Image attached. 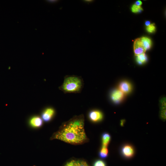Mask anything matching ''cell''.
Instances as JSON below:
<instances>
[{
    "mask_svg": "<svg viewBox=\"0 0 166 166\" xmlns=\"http://www.w3.org/2000/svg\"><path fill=\"white\" fill-rule=\"evenodd\" d=\"M84 82L81 76L74 75L66 76L62 84L59 88L65 94L79 93L84 88Z\"/></svg>",
    "mask_w": 166,
    "mask_h": 166,
    "instance_id": "2",
    "label": "cell"
},
{
    "mask_svg": "<svg viewBox=\"0 0 166 166\" xmlns=\"http://www.w3.org/2000/svg\"><path fill=\"white\" fill-rule=\"evenodd\" d=\"M83 115L76 116L61 125L51 139H59L69 143L77 145L86 143L88 138L84 130Z\"/></svg>",
    "mask_w": 166,
    "mask_h": 166,
    "instance_id": "1",
    "label": "cell"
},
{
    "mask_svg": "<svg viewBox=\"0 0 166 166\" xmlns=\"http://www.w3.org/2000/svg\"><path fill=\"white\" fill-rule=\"evenodd\" d=\"M93 1L92 0H85V1H84V2L87 3H91Z\"/></svg>",
    "mask_w": 166,
    "mask_h": 166,
    "instance_id": "21",
    "label": "cell"
},
{
    "mask_svg": "<svg viewBox=\"0 0 166 166\" xmlns=\"http://www.w3.org/2000/svg\"><path fill=\"white\" fill-rule=\"evenodd\" d=\"M136 61L140 65H142L148 61V57L144 53L137 56Z\"/></svg>",
    "mask_w": 166,
    "mask_h": 166,
    "instance_id": "12",
    "label": "cell"
},
{
    "mask_svg": "<svg viewBox=\"0 0 166 166\" xmlns=\"http://www.w3.org/2000/svg\"><path fill=\"white\" fill-rule=\"evenodd\" d=\"M134 52L136 56L145 53L146 50L144 48L140 38L135 40L133 44Z\"/></svg>",
    "mask_w": 166,
    "mask_h": 166,
    "instance_id": "6",
    "label": "cell"
},
{
    "mask_svg": "<svg viewBox=\"0 0 166 166\" xmlns=\"http://www.w3.org/2000/svg\"><path fill=\"white\" fill-rule=\"evenodd\" d=\"M151 24L150 22V21H146L145 22V25L147 26H149Z\"/></svg>",
    "mask_w": 166,
    "mask_h": 166,
    "instance_id": "20",
    "label": "cell"
},
{
    "mask_svg": "<svg viewBox=\"0 0 166 166\" xmlns=\"http://www.w3.org/2000/svg\"><path fill=\"white\" fill-rule=\"evenodd\" d=\"M119 90L124 94L130 93L132 91V86L129 82L124 81L121 82L119 86Z\"/></svg>",
    "mask_w": 166,
    "mask_h": 166,
    "instance_id": "8",
    "label": "cell"
},
{
    "mask_svg": "<svg viewBox=\"0 0 166 166\" xmlns=\"http://www.w3.org/2000/svg\"><path fill=\"white\" fill-rule=\"evenodd\" d=\"M74 160H72L67 163L65 166H74Z\"/></svg>",
    "mask_w": 166,
    "mask_h": 166,
    "instance_id": "18",
    "label": "cell"
},
{
    "mask_svg": "<svg viewBox=\"0 0 166 166\" xmlns=\"http://www.w3.org/2000/svg\"><path fill=\"white\" fill-rule=\"evenodd\" d=\"M131 10L134 13H138L141 12L143 10L141 6H138L134 4L132 7Z\"/></svg>",
    "mask_w": 166,
    "mask_h": 166,
    "instance_id": "14",
    "label": "cell"
},
{
    "mask_svg": "<svg viewBox=\"0 0 166 166\" xmlns=\"http://www.w3.org/2000/svg\"><path fill=\"white\" fill-rule=\"evenodd\" d=\"M29 124L31 127L35 128L40 127L43 125V120L41 117L38 116H35L31 117L29 121Z\"/></svg>",
    "mask_w": 166,
    "mask_h": 166,
    "instance_id": "7",
    "label": "cell"
},
{
    "mask_svg": "<svg viewBox=\"0 0 166 166\" xmlns=\"http://www.w3.org/2000/svg\"><path fill=\"white\" fill-rule=\"evenodd\" d=\"M143 3L141 1H137L135 3V4H134L138 6H141L142 4Z\"/></svg>",
    "mask_w": 166,
    "mask_h": 166,
    "instance_id": "19",
    "label": "cell"
},
{
    "mask_svg": "<svg viewBox=\"0 0 166 166\" xmlns=\"http://www.w3.org/2000/svg\"><path fill=\"white\" fill-rule=\"evenodd\" d=\"M108 150L107 147L103 146L99 153L101 157L103 158L106 157L108 155Z\"/></svg>",
    "mask_w": 166,
    "mask_h": 166,
    "instance_id": "13",
    "label": "cell"
},
{
    "mask_svg": "<svg viewBox=\"0 0 166 166\" xmlns=\"http://www.w3.org/2000/svg\"><path fill=\"white\" fill-rule=\"evenodd\" d=\"M125 123V120H122L121 121V126H123L124 125V123Z\"/></svg>",
    "mask_w": 166,
    "mask_h": 166,
    "instance_id": "22",
    "label": "cell"
},
{
    "mask_svg": "<svg viewBox=\"0 0 166 166\" xmlns=\"http://www.w3.org/2000/svg\"><path fill=\"white\" fill-rule=\"evenodd\" d=\"M103 146L107 147L109 144L111 139V137L109 134L105 133L102 137Z\"/></svg>",
    "mask_w": 166,
    "mask_h": 166,
    "instance_id": "11",
    "label": "cell"
},
{
    "mask_svg": "<svg viewBox=\"0 0 166 166\" xmlns=\"http://www.w3.org/2000/svg\"><path fill=\"white\" fill-rule=\"evenodd\" d=\"M89 117L94 122H97L103 119V115L100 111L94 110L91 111L89 114Z\"/></svg>",
    "mask_w": 166,
    "mask_h": 166,
    "instance_id": "9",
    "label": "cell"
},
{
    "mask_svg": "<svg viewBox=\"0 0 166 166\" xmlns=\"http://www.w3.org/2000/svg\"><path fill=\"white\" fill-rule=\"evenodd\" d=\"M124 95L119 89H116L113 91L111 93V98L114 103L118 104L123 100Z\"/></svg>",
    "mask_w": 166,
    "mask_h": 166,
    "instance_id": "5",
    "label": "cell"
},
{
    "mask_svg": "<svg viewBox=\"0 0 166 166\" xmlns=\"http://www.w3.org/2000/svg\"><path fill=\"white\" fill-rule=\"evenodd\" d=\"M146 30L150 33H153L155 32L156 30V27L154 23L150 24L149 26H147Z\"/></svg>",
    "mask_w": 166,
    "mask_h": 166,
    "instance_id": "15",
    "label": "cell"
},
{
    "mask_svg": "<svg viewBox=\"0 0 166 166\" xmlns=\"http://www.w3.org/2000/svg\"><path fill=\"white\" fill-rule=\"evenodd\" d=\"M55 113V110L53 108L48 107L43 111L41 117L44 122H48L52 119Z\"/></svg>",
    "mask_w": 166,
    "mask_h": 166,
    "instance_id": "3",
    "label": "cell"
},
{
    "mask_svg": "<svg viewBox=\"0 0 166 166\" xmlns=\"http://www.w3.org/2000/svg\"><path fill=\"white\" fill-rule=\"evenodd\" d=\"M143 45L146 51L150 49L152 46V41L149 38L143 37L140 38Z\"/></svg>",
    "mask_w": 166,
    "mask_h": 166,
    "instance_id": "10",
    "label": "cell"
},
{
    "mask_svg": "<svg viewBox=\"0 0 166 166\" xmlns=\"http://www.w3.org/2000/svg\"><path fill=\"white\" fill-rule=\"evenodd\" d=\"M48 1V2L49 3H56L58 1H54H54H53V0H52V1Z\"/></svg>",
    "mask_w": 166,
    "mask_h": 166,
    "instance_id": "23",
    "label": "cell"
},
{
    "mask_svg": "<svg viewBox=\"0 0 166 166\" xmlns=\"http://www.w3.org/2000/svg\"><path fill=\"white\" fill-rule=\"evenodd\" d=\"M94 166H106V165L103 161L99 160L95 162Z\"/></svg>",
    "mask_w": 166,
    "mask_h": 166,
    "instance_id": "17",
    "label": "cell"
},
{
    "mask_svg": "<svg viewBox=\"0 0 166 166\" xmlns=\"http://www.w3.org/2000/svg\"><path fill=\"white\" fill-rule=\"evenodd\" d=\"M74 166H89L85 161L78 160L75 161L74 162Z\"/></svg>",
    "mask_w": 166,
    "mask_h": 166,
    "instance_id": "16",
    "label": "cell"
},
{
    "mask_svg": "<svg viewBox=\"0 0 166 166\" xmlns=\"http://www.w3.org/2000/svg\"><path fill=\"white\" fill-rule=\"evenodd\" d=\"M121 152L123 157L129 158L133 156L135 151L132 146L129 144H126L122 147L121 148Z\"/></svg>",
    "mask_w": 166,
    "mask_h": 166,
    "instance_id": "4",
    "label": "cell"
}]
</instances>
